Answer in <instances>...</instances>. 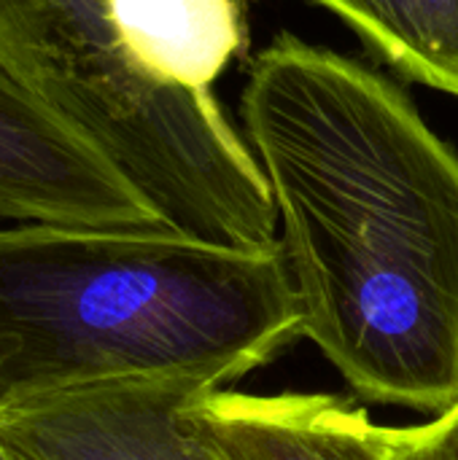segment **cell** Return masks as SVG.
<instances>
[{
    "mask_svg": "<svg viewBox=\"0 0 458 460\" xmlns=\"http://www.w3.org/2000/svg\"><path fill=\"white\" fill-rule=\"evenodd\" d=\"M5 453V460H22L19 456H13V453H8V450H3Z\"/></svg>",
    "mask_w": 458,
    "mask_h": 460,
    "instance_id": "8fae6325",
    "label": "cell"
},
{
    "mask_svg": "<svg viewBox=\"0 0 458 460\" xmlns=\"http://www.w3.org/2000/svg\"><path fill=\"white\" fill-rule=\"evenodd\" d=\"M310 3H319L324 5L327 11H332L337 19H343L359 38L367 40V19L362 13V8L356 5V0H310Z\"/></svg>",
    "mask_w": 458,
    "mask_h": 460,
    "instance_id": "30bf717a",
    "label": "cell"
},
{
    "mask_svg": "<svg viewBox=\"0 0 458 460\" xmlns=\"http://www.w3.org/2000/svg\"><path fill=\"white\" fill-rule=\"evenodd\" d=\"M300 334L373 404H458V151L364 62L281 32L240 97Z\"/></svg>",
    "mask_w": 458,
    "mask_h": 460,
    "instance_id": "6da1fadb",
    "label": "cell"
},
{
    "mask_svg": "<svg viewBox=\"0 0 458 460\" xmlns=\"http://www.w3.org/2000/svg\"><path fill=\"white\" fill-rule=\"evenodd\" d=\"M189 410L219 460H389L381 423L332 394L202 388Z\"/></svg>",
    "mask_w": 458,
    "mask_h": 460,
    "instance_id": "8992f818",
    "label": "cell"
},
{
    "mask_svg": "<svg viewBox=\"0 0 458 460\" xmlns=\"http://www.w3.org/2000/svg\"><path fill=\"white\" fill-rule=\"evenodd\" d=\"M0 218L92 232H175L121 167L3 59Z\"/></svg>",
    "mask_w": 458,
    "mask_h": 460,
    "instance_id": "3957f363",
    "label": "cell"
},
{
    "mask_svg": "<svg viewBox=\"0 0 458 460\" xmlns=\"http://www.w3.org/2000/svg\"><path fill=\"white\" fill-rule=\"evenodd\" d=\"M0 460H5V453H3V445H0Z\"/></svg>",
    "mask_w": 458,
    "mask_h": 460,
    "instance_id": "7c38bea8",
    "label": "cell"
},
{
    "mask_svg": "<svg viewBox=\"0 0 458 460\" xmlns=\"http://www.w3.org/2000/svg\"><path fill=\"white\" fill-rule=\"evenodd\" d=\"M367 43L405 78L458 97V0H356Z\"/></svg>",
    "mask_w": 458,
    "mask_h": 460,
    "instance_id": "ba28073f",
    "label": "cell"
},
{
    "mask_svg": "<svg viewBox=\"0 0 458 460\" xmlns=\"http://www.w3.org/2000/svg\"><path fill=\"white\" fill-rule=\"evenodd\" d=\"M0 59L89 137L143 78L116 40L108 0H0Z\"/></svg>",
    "mask_w": 458,
    "mask_h": 460,
    "instance_id": "5b68a950",
    "label": "cell"
},
{
    "mask_svg": "<svg viewBox=\"0 0 458 460\" xmlns=\"http://www.w3.org/2000/svg\"><path fill=\"white\" fill-rule=\"evenodd\" d=\"M116 40L146 73L211 89L246 46L238 0H108Z\"/></svg>",
    "mask_w": 458,
    "mask_h": 460,
    "instance_id": "52a82bcc",
    "label": "cell"
},
{
    "mask_svg": "<svg viewBox=\"0 0 458 460\" xmlns=\"http://www.w3.org/2000/svg\"><path fill=\"white\" fill-rule=\"evenodd\" d=\"M281 251L178 232L0 229V410L111 380L227 388L300 340Z\"/></svg>",
    "mask_w": 458,
    "mask_h": 460,
    "instance_id": "7a4b0ae2",
    "label": "cell"
},
{
    "mask_svg": "<svg viewBox=\"0 0 458 460\" xmlns=\"http://www.w3.org/2000/svg\"><path fill=\"white\" fill-rule=\"evenodd\" d=\"M197 380H111L0 410V445L22 460H219L192 420Z\"/></svg>",
    "mask_w": 458,
    "mask_h": 460,
    "instance_id": "277c9868",
    "label": "cell"
},
{
    "mask_svg": "<svg viewBox=\"0 0 458 460\" xmlns=\"http://www.w3.org/2000/svg\"><path fill=\"white\" fill-rule=\"evenodd\" d=\"M389 460H458V404L421 426H381Z\"/></svg>",
    "mask_w": 458,
    "mask_h": 460,
    "instance_id": "9c48e42d",
    "label": "cell"
}]
</instances>
